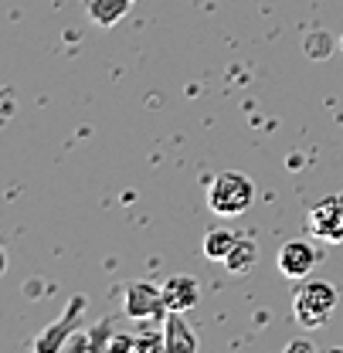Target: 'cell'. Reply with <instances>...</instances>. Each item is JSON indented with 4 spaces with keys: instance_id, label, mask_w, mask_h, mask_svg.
Instances as JSON below:
<instances>
[{
    "instance_id": "obj_3",
    "label": "cell",
    "mask_w": 343,
    "mask_h": 353,
    "mask_svg": "<svg viewBox=\"0 0 343 353\" xmlns=\"http://www.w3.org/2000/svg\"><path fill=\"white\" fill-rule=\"evenodd\" d=\"M309 234L320 241H343V190L323 197L309 211Z\"/></svg>"
},
{
    "instance_id": "obj_8",
    "label": "cell",
    "mask_w": 343,
    "mask_h": 353,
    "mask_svg": "<svg viewBox=\"0 0 343 353\" xmlns=\"http://www.w3.org/2000/svg\"><path fill=\"white\" fill-rule=\"evenodd\" d=\"M164 350H197V336L184 326L180 312H170L164 323Z\"/></svg>"
},
{
    "instance_id": "obj_4",
    "label": "cell",
    "mask_w": 343,
    "mask_h": 353,
    "mask_svg": "<svg viewBox=\"0 0 343 353\" xmlns=\"http://www.w3.org/2000/svg\"><path fill=\"white\" fill-rule=\"evenodd\" d=\"M275 265H279V272H282L286 279L302 282V279H309V272L316 268V248H313L306 238H293V241H286V245L279 248Z\"/></svg>"
},
{
    "instance_id": "obj_5",
    "label": "cell",
    "mask_w": 343,
    "mask_h": 353,
    "mask_svg": "<svg viewBox=\"0 0 343 353\" xmlns=\"http://www.w3.org/2000/svg\"><path fill=\"white\" fill-rule=\"evenodd\" d=\"M126 312L136 319H157V316L170 312L164 303V285H150V282L126 285Z\"/></svg>"
},
{
    "instance_id": "obj_9",
    "label": "cell",
    "mask_w": 343,
    "mask_h": 353,
    "mask_svg": "<svg viewBox=\"0 0 343 353\" xmlns=\"http://www.w3.org/2000/svg\"><path fill=\"white\" fill-rule=\"evenodd\" d=\"M235 241H238V231H231V228H211V231L204 234V259L224 262L228 252L235 248Z\"/></svg>"
},
{
    "instance_id": "obj_6",
    "label": "cell",
    "mask_w": 343,
    "mask_h": 353,
    "mask_svg": "<svg viewBox=\"0 0 343 353\" xmlns=\"http://www.w3.org/2000/svg\"><path fill=\"white\" fill-rule=\"evenodd\" d=\"M197 299H201L197 279H190V275H170L164 282V303H167L170 312H184V309L197 306Z\"/></svg>"
},
{
    "instance_id": "obj_7",
    "label": "cell",
    "mask_w": 343,
    "mask_h": 353,
    "mask_svg": "<svg viewBox=\"0 0 343 353\" xmlns=\"http://www.w3.org/2000/svg\"><path fill=\"white\" fill-rule=\"evenodd\" d=\"M258 262V245L252 238H245V234H238V241H235V248L228 252V259H224V268L231 272V275H245V272H252Z\"/></svg>"
},
{
    "instance_id": "obj_2",
    "label": "cell",
    "mask_w": 343,
    "mask_h": 353,
    "mask_svg": "<svg viewBox=\"0 0 343 353\" xmlns=\"http://www.w3.org/2000/svg\"><path fill=\"white\" fill-rule=\"evenodd\" d=\"M255 201V183L252 176L245 174H217L208 187V208L215 211L217 218H235V214H245Z\"/></svg>"
},
{
    "instance_id": "obj_1",
    "label": "cell",
    "mask_w": 343,
    "mask_h": 353,
    "mask_svg": "<svg viewBox=\"0 0 343 353\" xmlns=\"http://www.w3.org/2000/svg\"><path fill=\"white\" fill-rule=\"evenodd\" d=\"M337 289L330 282H320V279H302L300 289L293 292V316L302 330H320L330 323V316L337 312Z\"/></svg>"
}]
</instances>
